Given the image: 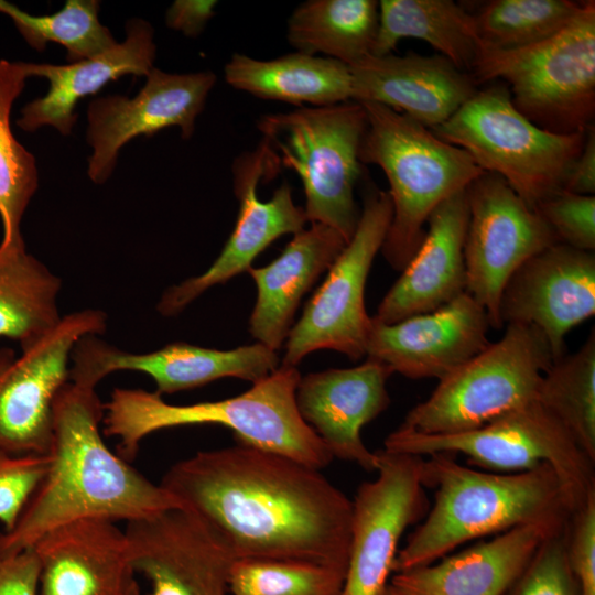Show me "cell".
Here are the masks:
<instances>
[{
  "label": "cell",
  "mask_w": 595,
  "mask_h": 595,
  "mask_svg": "<svg viewBox=\"0 0 595 595\" xmlns=\"http://www.w3.org/2000/svg\"><path fill=\"white\" fill-rule=\"evenodd\" d=\"M377 477L353 500L348 561L340 595H381L393 573L399 541L423 518L428 498L423 457L377 451Z\"/></svg>",
  "instance_id": "5bb4252c"
},
{
  "label": "cell",
  "mask_w": 595,
  "mask_h": 595,
  "mask_svg": "<svg viewBox=\"0 0 595 595\" xmlns=\"http://www.w3.org/2000/svg\"><path fill=\"white\" fill-rule=\"evenodd\" d=\"M423 457V485L435 489L432 508L409 537L393 573L429 564L458 545L523 526L558 533L566 528L572 504L548 464L520 473H488L439 453Z\"/></svg>",
  "instance_id": "3957f363"
},
{
  "label": "cell",
  "mask_w": 595,
  "mask_h": 595,
  "mask_svg": "<svg viewBox=\"0 0 595 595\" xmlns=\"http://www.w3.org/2000/svg\"><path fill=\"white\" fill-rule=\"evenodd\" d=\"M224 76L235 89L300 107L333 106L353 99L349 66L301 52L272 60L235 53L224 67Z\"/></svg>",
  "instance_id": "83f0119b"
},
{
  "label": "cell",
  "mask_w": 595,
  "mask_h": 595,
  "mask_svg": "<svg viewBox=\"0 0 595 595\" xmlns=\"http://www.w3.org/2000/svg\"><path fill=\"white\" fill-rule=\"evenodd\" d=\"M549 536L538 527H517L439 563L394 572L390 584L402 595H505Z\"/></svg>",
  "instance_id": "484cf974"
},
{
  "label": "cell",
  "mask_w": 595,
  "mask_h": 595,
  "mask_svg": "<svg viewBox=\"0 0 595 595\" xmlns=\"http://www.w3.org/2000/svg\"><path fill=\"white\" fill-rule=\"evenodd\" d=\"M32 549L40 564L39 595H122L137 582L125 529L108 519L60 526Z\"/></svg>",
  "instance_id": "603a6c76"
},
{
  "label": "cell",
  "mask_w": 595,
  "mask_h": 595,
  "mask_svg": "<svg viewBox=\"0 0 595 595\" xmlns=\"http://www.w3.org/2000/svg\"><path fill=\"white\" fill-rule=\"evenodd\" d=\"M464 242L466 292L501 328L499 301L511 274L529 258L559 242L538 212L497 174L484 172L466 187Z\"/></svg>",
  "instance_id": "4fadbf2b"
},
{
  "label": "cell",
  "mask_w": 595,
  "mask_h": 595,
  "mask_svg": "<svg viewBox=\"0 0 595 595\" xmlns=\"http://www.w3.org/2000/svg\"><path fill=\"white\" fill-rule=\"evenodd\" d=\"M536 401L570 433L595 463V333L577 351L553 361Z\"/></svg>",
  "instance_id": "d6a6232c"
},
{
  "label": "cell",
  "mask_w": 595,
  "mask_h": 595,
  "mask_svg": "<svg viewBox=\"0 0 595 595\" xmlns=\"http://www.w3.org/2000/svg\"><path fill=\"white\" fill-rule=\"evenodd\" d=\"M161 486L235 560H294L346 571L353 501L320 469L242 443L199 451Z\"/></svg>",
  "instance_id": "6da1fadb"
},
{
  "label": "cell",
  "mask_w": 595,
  "mask_h": 595,
  "mask_svg": "<svg viewBox=\"0 0 595 595\" xmlns=\"http://www.w3.org/2000/svg\"><path fill=\"white\" fill-rule=\"evenodd\" d=\"M279 164L277 154L264 139L253 151L236 160L234 188L239 212L235 228L206 271L164 291L156 305L161 315H177L212 286L248 271L256 257L275 239L304 229L307 223L304 209L294 204L286 182L268 201H261L257 195L259 182L273 177Z\"/></svg>",
  "instance_id": "9a60e30c"
},
{
  "label": "cell",
  "mask_w": 595,
  "mask_h": 595,
  "mask_svg": "<svg viewBox=\"0 0 595 595\" xmlns=\"http://www.w3.org/2000/svg\"><path fill=\"white\" fill-rule=\"evenodd\" d=\"M381 595H402V594L389 583Z\"/></svg>",
  "instance_id": "f6af8a7d"
},
{
  "label": "cell",
  "mask_w": 595,
  "mask_h": 595,
  "mask_svg": "<svg viewBox=\"0 0 595 595\" xmlns=\"http://www.w3.org/2000/svg\"><path fill=\"white\" fill-rule=\"evenodd\" d=\"M353 101L376 102L434 129L477 90L470 74L442 55H369L349 66Z\"/></svg>",
  "instance_id": "7402d4cb"
},
{
  "label": "cell",
  "mask_w": 595,
  "mask_h": 595,
  "mask_svg": "<svg viewBox=\"0 0 595 595\" xmlns=\"http://www.w3.org/2000/svg\"><path fill=\"white\" fill-rule=\"evenodd\" d=\"M280 364L277 351L260 343L220 350L175 342L154 351L134 354L101 340L98 335H87L73 349L69 380L96 388L111 372L139 371L153 379L155 392L162 396L228 377L255 383Z\"/></svg>",
  "instance_id": "e0dca14e"
},
{
  "label": "cell",
  "mask_w": 595,
  "mask_h": 595,
  "mask_svg": "<svg viewBox=\"0 0 595 595\" xmlns=\"http://www.w3.org/2000/svg\"><path fill=\"white\" fill-rule=\"evenodd\" d=\"M378 15L375 0H309L291 13L286 39L296 52L351 66L372 54Z\"/></svg>",
  "instance_id": "f546056e"
},
{
  "label": "cell",
  "mask_w": 595,
  "mask_h": 595,
  "mask_svg": "<svg viewBox=\"0 0 595 595\" xmlns=\"http://www.w3.org/2000/svg\"><path fill=\"white\" fill-rule=\"evenodd\" d=\"M107 315L96 309L69 313L44 336L21 348H0V451L46 455L55 399L69 381L76 343L105 332Z\"/></svg>",
  "instance_id": "7c38bea8"
},
{
  "label": "cell",
  "mask_w": 595,
  "mask_h": 595,
  "mask_svg": "<svg viewBox=\"0 0 595 595\" xmlns=\"http://www.w3.org/2000/svg\"><path fill=\"white\" fill-rule=\"evenodd\" d=\"M155 55L152 25L134 18L126 23L123 42L101 55L66 65L26 63L30 77H43L50 87L44 96L21 109L18 127L33 132L50 126L68 137L77 121L75 109L82 98L95 95L122 76L147 77L155 67Z\"/></svg>",
  "instance_id": "d4e9b609"
},
{
  "label": "cell",
  "mask_w": 595,
  "mask_h": 595,
  "mask_svg": "<svg viewBox=\"0 0 595 595\" xmlns=\"http://www.w3.org/2000/svg\"><path fill=\"white\" fill-rule=\"evenodd\" d=\"M582 4L572 0H493L473 17L480 46L507 51L555 35Z\"/></svg>",
  "instance_id": "e575fe53"
},
{
  "label": "cell",
  "mask_w": 595,
  "mask_h": 595,
  "mask_svg": "<svg viewBox=\"0 0 595 595\" xmlns=\"http://www.w3.org/2000/svg\"><path fill=\"white\" fill-rule=\"evenodd\" d=\"M301 375L280 365L239 396L192 404H171L158 392L116 388L104 403V433L119 440L121 457L132 461L141 441L160 430L216 424L231 430L239 443L284 455L322 469L334 458L296 407Z\"/></svg>",
  "instance_id": "277c9868"
},
{
  "label": "cell",
  "mask_w": 595,
  "mask_h": 595,
  "mask_svg": "<svg viewBox=\"0 0 595 595\" xmlns=\"http://www.w3.org/2000/svg\"><path fill=\"white\" fill-rule=\"evenodd\" d=\"M346 244L337 230L311 224L293 235L277 259L248 270L258 291L249 318V332L257 343L275 351L282 346L301 299L329 269Z\"/></svg>",
  "instance_id": "4316f807"
},
{
  "label": "cell",
  "mask_w": 595,
  "mask_h": 595,
  "mask_svg": "<svg viewBox=\"0 0 595 595\" xmlns=\"http://www.w3.org/2000/svg\"><path fill=\"white\" fill-rule=\"evenodd\" d=\"M467 223L465 188L432 212L421 245L378 305L372 320L396 323L434 311L466 292Z\"/></svg>",
  "instance_id": "cb8c5ba5"
},
{
  "label": "cell",
  "mask_w": 595,
  "mask_h": 595,
  "mask_svg": "<svg viewBox=\"0 0 595 595\" xmlns=\"http://www.w3.org/2000/svg\"><path fill=\"white\" fill-rule=\"evenodd\" d=\"M30 78L26 62L0 60V219L1 249H24V213L39 187L35 159L14 137L11 111Z\"/></svg>",
  "instance_id": "1f68e13d"
},
{
  "label": "cell",
  "mask_w": 595,
  "mask_h": 595,
  "mask_svg": "<svg viewBox=\"0 0 595 595\" xmlns=\"http://www.w3.org/2000/svg\"><path fill=\"white\" fill-rule=\"evenodd\" d=\"M346 571L294 560H235L232 595H340Z\"/></svg>",
  "instance_id": "d590c367"
},
{
  "label": "cell",
  "mask_w": 595,
  "mask_h": 595,
  "mask_svg": "<svg viewBox=\"0 0 595 595\" xmlns=\"http://www.w3.org/2000/svg\"><path fill=\"white\" fill-rule=\"evenodd\" d=\"M595 313V255L561 242L524 261L508 279L499 301L501 325L534 326L553 361L565 355L566 334Z\"/></svg>",
  "instance_id": "d6986e66"
},
{
  "label": "cell",
  "mask_w": 595,
  "mask_h": 595,
  "mask_svg": "<svg viewBox=\"0 0 595 595\" xmlns=\"http://www.w3.org/2000/svg\"><path fill=\"white\" fill-rule=\"evenodd\" d=\"M50 464L46 455H10L0 451V522L8 531L18 521Z\"/></svg>",
  "instance_id": "f35d334b"
},
{
  "label": "cell",
  "mask_w": 595,
  "mask_h": 595,
  "mask_svg": "<svg viewBox=\"0 0 595 595\" xmlns=\"http://www.w3.org/2000/svg\"><path fill=\"white\" fill-rule=\"evenodd\" d=\"M375 56L391 54L402 39L429 43L456 67L470 74L477 58L478 40L473 13L452 0L378 1Z\"/></svg>",
  "instance_id": "f1b7e54d"
},
{
  "label": "cell",
  "mask_w": 595,
  "mask_h": 595,
  "mask_svg": "<svg viewBox=\"0 0 595 595\" xmlns=\"http://www.w3.org/2000/svg\"><path fill=\"white\" fill-rule=\"evenodd\" d=\"M361 105L367 127L359 161L383 171L392 204L381 251L402 271L421 245L432 212L484 171L466 151L410 117L376 102Z\"/></svg>",
  "instance_id": "5b68a950"
},
{
  "label": "cell",
  "mask_w": 595,
  "mask_h": 595,
  "mask_svg": "<svg viewBox=\"0 0 595 595\" xmlns=\"http://www.w3.org/2000/svg\"><path fill=\"white\" fill-rule=\"evenodd\" d=\"M40 564L32 548L0 554V595H39Z\"/></svg>",
  "instance_id": "60d3db41"
},
{
  "label": "cell",
  "mask_w": 595,
  "mask_h": 595,
  "mask_svg": "<svg viewBox=\"0 0 595 595\" xmlns=\"http://www.w3.org/2000/svg\"><path fill=\"white\" fill-rule=\"evenodd\" d=\"M391 218L388 192L369 190L353 237L290 329L280 365L296 367L318 349L337 350L351 360L366 355L371 317L365 309V285Z\"/></svg>",
  "instance_id": "8fae6325"
},
{
  "label": "cell",
  "mask_w": 595,
  "mask_h": 595,
  "mask_svg": "<svg viewBox=\"0 0 595 595\" xmlns=\"http://www.w3.org/2000/svg\"><path fill=\"white\" fill-rule=\"evenodd\" d=\"M563 190L580 195H594L595 193L594 123L585 131L584 145L566 175Z\"/></svg>",
  "instance_id": "7bdbcfd3"
},
{
  "label": "cell",
  "mask_w": 595,
  "mask_h": 595,
  "mask_svg": "<svg viewBox=\"0 0 595 595\" xmlns=\"http://www.w3.org/2000/svg\"><path fill=\"white\" fill-rule=\"evenodd\" d=\"M490 322L467 292L445 305L399 322L372 320L366 356L412 379H442L489 344Z\"/></svg>",
  "instance_id": "ffe728a7"
},
{
  "label": "cell",
  "mask_w": 595,
  "mask_h": 595,
  "mask_svg": "<svg viewBox=\"0 0 595 595\" xmlns=\"http://www.w3.org/2000/svg\"><path fill=\"white\" fill-rule=\"evenodd\" d=\"M99 7L97 0H68L57 12L32 15L0 0V13L10 18L32 48L42 52L47 43H57L66 50L68 64L96 57L118 44L99 21Z\"/></svg>",
  "instance_id": "836d02e7"
},
{
  "label": "cell",
  "mask_w": 595,
  "mask_h": 595,
  "mask_svg": "<svg viewBox=\"0 0 595 595\" xmlns=\"http://www.w3.org/2000/svg\"><path fill=\"white\" fill-rule=\"evenodd\" d=\"M366 127L365 109L353 100L268 115L258 125L279 162L300 176L307 223L326 225L347 242L360 215L354 191Z\"/></svg>",
  "instance_id": "52a82bcc"
},
{
  "label": "cell",
  "mask_w": 595,
  "mask_h": 595,
  "mask_svg": "<svg viewBox=\"0 0 595 595\" xmlns=\"http://www.w3.org/2000/svg\"><path fill=\"white\" fill-rule=\"evenodd\" d=\"M61 279L26 249L0 248V337L23 348L62 320Z\"/></svg>",
  "instance_id": "4dcf8cb0"
},
{
  "label": "cell",
  "mask_w": 595,
  "mask_h": 595,
  "mask_svg": "<svg viewBox=\"0 0 595 595\" xmlns=\"http://www.w3.org/2000/svg\"><path fill=\"white\" fill-rule=\"evenodd\" d=\"M566 555L581 595H595V491L570 516Z\"/></svg>",
  "instance_id": "ab89813d"
},
{
  "label": "cell",
  "mask_w": 595,
  "mask_h": 595,
  "mask_svg": "<svg viewBox=\"0 0 595 595\" xmlns=\"http://www.w3.org/2000/svg\"><path fill=\"white\" fill-rule=\"evenodd\" d=\"M215 83L216 75L209 71L172 74L153 67L134 97L110 95L91 100L86 133L91 148L89 178L104 184L113 172L121 148L136 137L177 127L182 138L190 139Z\"/></svg>",
  "instance_id": "2e32d148"
},
{
  "label": "cell",
  "mask_w": 595,
  "mask_h": 595,
  "mask_svg": "<svg viewBox=\"0 0 595 595\" xmlns=\"http://www.w3.org/2000/svg\"><path fill=\"white\" fill-rule=\"evenodd\" d=\"M125 533L131 565L149 580L150 595H227L235 559L188 509L127 522Z\"/></svg>",
  "instance_id": "ac0fdd59"
},
{
  "label": "cell",
  "mask_w": 595,
  "mask_h": 595,
  "mask_svg": "<svg viewBox=\"0 0 595 595\" xmlns=\"http://www.w3.org/2000/svg\"><path fill=\"white\" fill-rule=\"evenodd\" d=\"M122 595H140V588L138 582L132 584Z\"/></svg>",
  "instance_id": "ee69618b"
},
{
  "label": "cell",
  "mask_w": 595,
  "mask_h": 595,
  "mask_svg": "<svg viewBox=\"0 0 595 595\" xmlns=\"http://www.w3.org/2000/svg\"><path fill=\"white\" fill-rule=\"evenodd\" d=\"M431 130L466 151L484 172L502 177L532 208L563 190L586 131L558 134L539 128L516 109L504 83L476 90Z\"/></svg>",
  "instance_id": "ba28073f"
},
{
  "label": "cell",
  "mask_w": 595,
  "mask_h": 595,
  "mask_svg": "<svg viewBox=\"0 0 595 595\" xmlns=\"http://www.w3.org/2000/svg\"><path fill=\"white\" fill-rule=\"evenodd\" d=\"M470 75L476 85L501 80L516 109L539 128L584 132L595 117V2L583 1L566 26L540 43L480 46Z\"/></svg>",
  "instance_id": "8992f818"
},
{
  "label": "cell",
  "mask_w": 595,
  "mask_h": 595,
  "mask_svg": "<svg viewBox=\"0 0 595 595\" xmlns=\"http://www.w3.org/2000/svg\"><path fill=\"white\" fill-rule=\"evenodd\" d=\"M552 364L550 345L538 328L509 323L500 339L440 379L398 429L450 434L483 426L536 401L542 376Z\"/></svg>",
  "instance_id": "9c48e42d"
},
{
  "label": "cell",
  "mask_w": 595,
  "mask_h": 595,
  "mask_svg": "<svg viewBox=\"0 0 595 595\" xmlns=\"http://www.w3.org/2000/svg\"><path fill=\"white\" fill-rule=\"evenodd\" d=\"M104 403L96 388L66 382L53 408L47 472L12 529L0 532V554L32 548L48 531L80 519L130 522L180 501L105 443Z\"/></svg>",
  "instance_id": "7a4b0ae2"
},
{
  "label": "cell",
  "mask_w": 595,
  "mask_h": 595,
  "mask_svg": "<svg viewBox=\"0 0 595 595\" xmlns=\"http://www.w3.org/2000/svg\"><path fill=\"white\" fill-rule=\"evenodd\" d=\"M383 445L388 453L421 457L461 453L473 465L501 473L527 472L548 464L559 476L573 511L595 491L594 462L537 401L458 433L422 434L397 429Z\"/></svg>",
  "instance_id": "30bf717a"
},
{
  "label": "cell",
  "mask_w": 595,
  "mask_h": 595,
  "mask_svg": "<svg viewBox=\"0 0 595 595\" xmlns=\"http://www.w3.org/2000/svg\"><path fill=\"white\" fill-rule=\"evenodd\" d=\"M391 375L383 364L367 358L353 368L327 369L300 378L295 391L300 415L333 458L377 470L378 454L365 445L361 430L388 408L387 380Z\"/></svg>",
  "instance_id": "44dd1931"
},
{
  "label": "cell",
  "mask_w": 595,
  "mask_h": 595,
  "mask_svg": "<svg viewBox=\"0 0 595 595\" xmlns=\"http://www.w3.org/2000/svg\"><path fill=\"white\" fill-rule=\"evenodd\" d=\"M565 531L541 542L505 595H581L566 555Z\"/></svg>",
  "instance_id": "8d00e7d4"
},
{
  "label": "cell",
  "mask_w": 595,
  "mask_h": 595,
  "mask_svg": "<svg viewBox=\"0 0 595 595\" xmlns=\"http://www.w3.org/2000/svg\"><path fill=\"white\" fill-rule=\"evenodd\" d=\"M534 209L558 241L572 248L595 249V196L561 190L539 203Z\"/></svg>",
  "instance_id": "74e56055"
},
{
  "label": "cell",
  "mask_w": 595,
  "mask_h": 595,
  "mask_svg": "<svg viewBox=\"0 0 595 595\" xmlns=\"http://www.w3.org/2000/svg\"><path fill=\"white\" fill-rule=\"evenodd\" d=\"M216 4L214 0H176L166 11L165 23L170 29L195 37L215 14Z\"/></svg>",
  "instance_id": "b9f144b4"
}]
</instances>
